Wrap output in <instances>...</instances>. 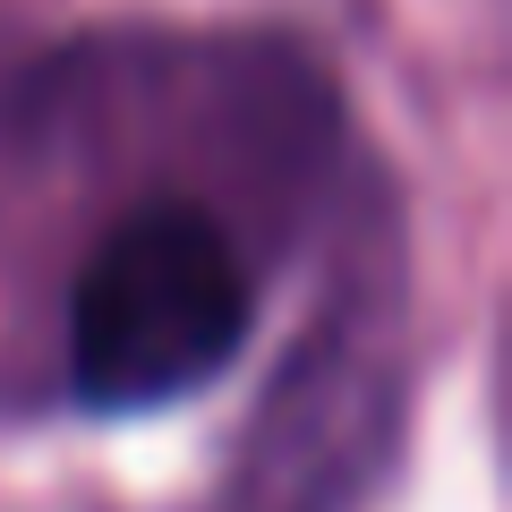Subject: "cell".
I'll return each instance as SVG.
<instances>
[{
    "label": "cell",
    "mask_w": 512,
    "mask_h": 512,
    "mask_svg": "<svg viewBox=\"0 0 512 512\" xmlns=\"http://www.w3.org/2000/svg\"><path fill=\"white\" fill-rule=\"evenodd\" d=\"M248 274L214 214H128L69 291V393L86 410H163L214 384L248 342Z\"/></svg>",
    "instance_id": "6da1fadb"
}]
</instances>
